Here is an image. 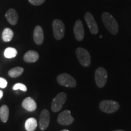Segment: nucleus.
Listing matches in <instances>:
<instances>
[{
	"instance_id": "nucleus-1",
	"label": "nucleus",
	"mask_w": 131,
	"mask_h": 131,
	"mask_svg": "<svg viewBox=\"0 0 131 131\" xmlns=\"http://www.w3.org/2000/svg\"><path fill=\"white\" fill-rule=\"evenodd\" d=\"M101 18L104 26L113 35H117L118 32V24L112 15L108 12H103Z\"/></svg>"
},
{
	"instance_id": "nucleus-2",
	"label": "nucleus",
	"mask_w": 131,
	"mask_h": 131,
	"mask_svg": "<svg viewBox=\"0 0 131 131\" xmlns=\"http://www.w3.org/2000/svg\"><path fill=\"white\" fill-rule=\"evenodd\" d=\"M76 55L78 61L83 66H89L91 64V58L88 50L81 47H78L76 50Z\"/></svg>"
},
{
	"instance_id": "nucleus-3",
	"label": "nucleus",
	"mask_w": 131,
	"mask_h": 131,
	"mask_svg": "<svg viewBox=\"0 0 131 131\" xmlns=\"http://www.w3.org/2000/svg\"><path fill=\"white\" fill-rule=\"evenodd\" d=\"M99 106L101 111L107 114L117 112L119 107L118 103L113 100H103L100 103Z\"/></svg>"
},
{
	"instance_id": "nucleus-4",
	"label": "nucleus",
	"mask_w": 131,
	"mask_h": 131,
	"mask_svg": "<svg viewBox=\"0 0 131 131\" xmlns=\"http://www.w3.org/2000/svg\"><path fill=\"white\" fill-rule=\"evenodd\" d=\"M53 35L57 40H61L63 38L65 33L64 24L60 19H55L52 23Z\"/></svg>"
},
{
	"instance_id": "nucleus-5",
	"label": "nucleus",
	"mask_w": 131,
	"mask_h": 131,
	"mask_svg": "<svg viewBox=\"0 0 131 131\" xmlns=\"http://www.w3.org/2000/svg\"><path fill=\"white\" fill-rule=\"evenodd\" d=\"M67 100V94L64 92H60L53 98L52 102L51 109L54 112L60 111L63 107Z\"/></svg>"
},
{
	"instance_id": "nucleus-6",
	"label": "nucleus",
	"mask_w": 131,
	"mask_h": 131,
	"mask_svg": "<svg viewBox=\"0 0 131 131\" xmlns=\"http://www.w3.org/2000/svg\"><path fill=\"white\" fill-rule=\"evenodd\" d=\"M95 80L98 88H102L105 86L107 80V72L105 69L103 68L96 69L95 73Z\"/></svg>"
},
{
	"instance_id": "nucleus-7",
	"label": "nucleus",
	"mask_w": 131,
	"mask_h": 131,
	"mask_svg": "<svg viewBox=\"0 0 131 131\" xmlns=\"http://www.w3.org/2000/svg\"><path fill=\"white\" fill-rule=\"evenodd\" d=\"M57 80L60 85L68 88H74L77 85L75 80L68 73H61L57 77Z\"/></svg>"
},
{
	"instance_id": "nucleus-8",
	"label": "nucleus",
	"mask_w": 131,
	"mask_h": 131,
	"mask_svg": "<svg viewBox=\"0 0 131 131\" xmlns=\"http://www.w3.org/2000/svg\"><path fill=\"white\" fill-rule=\"evenodd\" d=\"M57 122L61 125L68 126L74 122V118L72 117L70 111L66 110L59 114Z\"/></svg>"
},
{
	"instance_id": "nucleus-9",
	"label": "nucleus",
	"mask_w": 131,
	"mask_h": 131,
	"mask_svg": "<svg viewBox=\"0 0 131 131\" xmlns=\"http://www.w3.org/2000/svg\"><path fill=\"white\" fill-rule=\"evenodd\" d=\"M84 19L91 34L94 35L97 34L98 32V25L92 14L90 12L86 13L84 15Z\"/></svg>"
},
{
	"instance_id": "nucleus-10",
	"label": "nucleus",
	"mask_w": 131,
	"mask_h": 131,
	"mask_svg": "<svg viewBox=\"0 0 131 131\" xmlns=\"http://www.w3.org/2000/svg\"><path fill=\"white\" fill-rule=\"evenodd\" d=\"M50 123V113L47 109H43L41 112L39 120V126L41 130H45L48 127Z\"/></svg>"
},
{
	"instance_id": "nucleus-11",
	"label": "nucleus",
	"mask_w": 131,
	"mask_h": 131,
	"mask_svg": "<svg viewBox=\"0 0 131 131\" xmlns=\"http://www.w3.org/2000/svg\"><path fill=\"white\" fill-rule=\"evenodd\" d=\"M73 32L77 40L80 41L83 40L84 37V29L83 23L80 19H78L75 22L73 27Z\"/></svg>"
},
{
	"instance_id": "nucleus-12",
	"label": "nucleus",
	"mask_w": 131,
	"mask_h": 131,
	"mask_svg": "<svg viewBox=\"0 0 131 131\" xmlns=\"http://www.w3.org/2000/svg\"><path fill=\"white\" fill-rule=\"evenodd\" d=\"M34 40L37 45H42L44 41V32L40 26H37L34 29Z\"/></svg>"
},
{
	"instance_id": "nucleus-13",
	"label": "nucleus",
	"mask_w": 131,
	"mask_h": 131,
	"mask_svg": "<svg viewBox=\"0 0 131 131\" xmlns=\"http://www.w3.org/2000/svg\"><path fill=\"white\" fill-rule=\"evenodd\" d=\"M22 106L24 109L29 112H34L37 107V103L33 98L31 97H27L23 101Z\"/></svg>"
},
{
	"instance_id": "nucleus-14",
	"label": "nucleus",
	"mask_w": 131,
	"mask_h": 131,
	"mask_svg": "<svg viewBox=\"0 0 131 131\" xmlns=\"http://www.w3.org/2000/svg\"><path fill=\"white\" fill-rule=\"evenodd\" d=\"M6 17L8 22L12 25H16L18 19V15L15 10L10 9L8 10L6 14Z\"/></svg>"
},
{
	"instance_id": "nucleus-15",
	"label": "nucleus",
	"mask_w": 131,
	"mask_h": 131,
	"mask_svg": "<svg viewBox=\"0 0 131 131\" xmlns=\"http://www.w3.org/2000/svg\"><path fill=\"white\" fill-rule=\"evenodd\" d=\"M39 54L34 50H29L24 55V61L27 63H35L39 59Z\"/></svg>"
},
{
	"instance_id": "nucleus-16",
	"label": "nucleus",
	"mask_w": 131,
	"mask_h": 131,
	"mask_svg": "<svg viewBox=\"0 0 131 131\" xmlns=\"http://www.w3.org/2000/svg\"><path fill=\"white\" fill-rule=\"evenodd\" d=\"M37 120L35 118H29L25 123V129L27 131H34L37 127Z\"/></svg>"
},
{
	"instance_id": "nucleus-17",
	"label": "nucleus",
	"mask_w": 131,
	"mask_h": 131,
	"mask_svg": "<svg viewBox=\"0 0 131 131\" xmlns=\"http://www.w3.org/2000/svg\"><path fill=\"white\" fill-rule=\"evenodd\" d=\"M9 110L7 106L3 105L0 108V118L3 123L7 122L9 118Z\"/></svg>"
},
{
	"instance_id": "nucleus-18",
	"label": "nucleus",
	"mask_w": 131,
	"mask_h": 131,
	"mask_svg": "<svg viewBox=\"0 0 131 131\" xmlns=\"http://www.w3.org/2000/svg\"><path fill=\"white\" fill-rule=\"evenodd\" d=\"M14 32L10 28H6L3 32V40L4 42H9L12 40L14 37Z\"/></svg>"
},
{
	"instance_id": "nucleus-19",
	"label": "nucleus",
	"mask_w": 131,
	"mask_h": 131,
	"mask_svg": "<svg viewBox=\"0 0 131 131\" xmlns=\"http://www.w3.org/2000/svg\"><path fill=\"white\" fill-rule=\"evenodd\" d=\"M24 69L21 67H16L10 69L9 71V75L12 78H16L21 76L23 73Z\"/></svg>"
},
{
	"instance_id": "nucleus-20",
	"label": "nucleus",
	"mask_w": 131,
	"mask_h": 131,
	"mask_svg": "<svg viewBox=\"0 0 131 131\" xmlns=\"http://www.w3.org/2000/svg\"><path fill=\"white\" fill-rule=\"evenodd\" d=\"M18 52L15 48L13 47H7L4 50V55L6 58H15L17 55Z\"/></svg>"
},
{
	"instance_id": "nucleus-21",
	"label": "nucleus",
	"mask_w": 131,
	"mask_h": 131,
	"mask_svg": "<svg viewBox=\"0 0 131 131\" xmlns=\"http://www.w3.org/2000/svg\"><path fill=\"white\" fill-rule=\"evenodd\" d=\"M13 89L14 91H16V90H21V91L23 92L27 91V87H26L24 84L22 83H16L14 85V86L13 87Z\"/></svg>"
},
{
	"instance_id": "nucleus-22",
	"label": "nucleus",
	"mask_w": 131,
	"mask_h": 131,
	"mask_svg": "<svg viewBox=\"0 0 131 131\" xmlns=\"http://www.w3.org/2000/svg\"><path fill=\"white\" fill-rule=\"evenodd\" d=\"M45 1L46 0H29V3L34 6H40V5L43 4Z\"/></svg>"
},
{
	"instance_id": "nucleus-23",
	"label": "nucleus",
	"mask_w": 131,
	"mask_h": 131,
	"mask_svg": "<svg viewBox=\"0 0 131 131\" xmlns=\"http://www.w3.org/2000/svg\"><path fill=\"white\" fill-rule=\"evenodd\" d=\"M7 86V80L4 78L0 77V88H6Z\"/></svg>"
},
{
	"instance_id": "nucleus-24",
	"label": "nucleus",
	"mask_w": 131,
	"mask_h": 131,
	"mask_svg": "<svg viewBox=\"0 0 131 131\" xmlns=\"http://www.w3.org/2000/svg\"><path fill=\"white\" fill-rule=\"evenodd\" d=\"M3 96V92L2 91H1V90H0V100H1V98H2Z\"/></svg>"
},
{
	"instance_id": "nucleus-25",
	"label": "nucleus",
	"mask_w": 131,
	"mask_h": 131,
	"mask_svg": "<svg viewBox=\"0 0 131 131\" xmlns=\"http://www.w3.org/2000/svg\"><path fill=\"white\" fill-rule=\"evenodd\" d=\"M61 131H69V130H68V129H64V130H61Z\"/></svg>"
},
{
	"instance_id": "nucleus-26",
	"label": "nucleus",
	"mask_w": 131,
	"mask_h": 131,
	"mask_svg": "<svg viewBox=\"0 0 131 131\" xmlns=\"http://www.w3.org/2000/svg\"><path fill=\"white\" fill-rule=\"evenodd\" d=\"M114 131H124V130H114Z\"/></svg>"
}]
</instances>
